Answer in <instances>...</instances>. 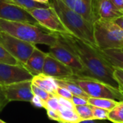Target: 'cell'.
<instances>
[{"instance_id":"6da1fadb","label":"cell","mask_w":123,"mask_h":123,"mask_svg":"<svg viewBox=\"0 0 123 123\" xmlns=\"http://www.w3.org/2000/svg\"><path fill=\"white\" fill-rule=\"evenodd\" d=\"M55 33L58 40L73 52L82 63L84 73L81 76L97 79L120 90V86L113 76L115 68L102 56L99 49L72 33Z\"/></svg>"},{"instance_id":"7a4b0ae2","label":"cell","mask_w":123,"mask_h":123,"mask_svg":"<svg viewBox=\"0 0 123 123\" xmlns=\"http://www.w3.org/2000/svg\"><path fill=\"white\" fill-rule=\"evenodd\" d=\"M0 30L33 45L43 44L50 47L58 43L54 32L30 23L0 19Z\"/></svg>"},{"instance_id":"3957f363","label":"cell","mask_w":123,"mask_h":123,"mask_svg":"<svg viewBox=\"0 0 123 123\" xmlns=\"http://www.w3.org/2000/svg\"><path fill=\"white\" fill-rule=\"evenodd\" d=\"M48 4L55 9L63 24L71 33L91 45L97 47L94 37L93 24L86 21L61 0H49Z\"/></svg>"},{"instance_id":"277c9868","label":"cell","mask_w":123,"mask_h":123,"mask_svg":"<svg viewBox=\"0 0 123 123\" xmlns=\"http://www.w3.org/2000/svg\"><path fill=\"white\" fill-rule=\"evenodd\" d=\"M93 30L98 49H123V30L115 21L98 19L93 24Z\"/></svg>"},{"instance_id":"5b68a950","label":"cell","mask_w":123,"mask_h":123,"mask_svg":"<svg viewBox=\"0 0 123 123\" xmlns=\"http://www.w3.org/2000/svg\"><path fill=\"white\" fill-rule=\"evenodd\" d=\"M63 79H68L75 82L89 97L108 98L117 101H123V93L121 91L97 79L76 75Z\"/></svg>"},{"instance_id":"8992f818","label":"cell","mask_w":123,"mask_h":123,"mask_svg":"<svg viewBox=\"0 0 123 123\" xmlns=\"http://www.w3.org/2000/svg\"><path fill=\"white\" fill-rule=\"evenodd\" d=\"M0 45L23 66L35 48V45L23 41L1 30H0Z\"/></svg>"},{"instance_id":"52a82bcc","label":"cell","mask_w":123,"mask_h":123,"mask_svg":"<svg viewBox=\"0 0 123 123\" xmlns=\"http://www.w3.org/2000/svg\"><path fill=\"white\" fill-rule=\"evenodd\" d=\"M29 13L37 21L40 25L50 31L59 33L70 32L63 24L55 9L50 6L47 8L35 9L30 11Z\"/></svg>"},{"instance_id":"ba28073f","label":"cell","mask_w":123,"mask_h":123,"mask_svg":"<svg viewBox=\"0 0 123 123\" xmlns=\"http://www.w3.org/2000/svg\"><path fill=\"white\" fill-rule=\"evenodd\" d=\"M48 53L71 68L76 76H81L84 73V66L77 56L58 40L55 45L49 47Z\"/></svg>"},{"instance_id":"9c48e42d","label":"cell","mask_w":123,"mask_h":123,"mask_svg":"<svg viewBox=\"0 0 123 123\" xmlns=\"http://www.w3.org/2000/svg\"><path fill=\"white\" fill-rule=\"evenodd\" d=\"M0 19L41 26L27 11L8 0H0Z\"/></svg>"},{"instance_id":"30bf717a","label":"cell","mask_w":123,"mask_h":123,"mask_svg":"<svg viewBox=\"0 0 123 123\" xmlns=\"http://www.w3.org/2000/svg\"><path fill=\"white\" fill-rule=\"evenodd\" d=\"M33 76L23 65H9L0 63V86L32 81Z\"/></svg>"},{"instance_id":"8fae6325","label":"cell","mask_w":123,"mask_h":123,"mask_svg":"<svg viewBox=\"0 0 123 123\" xmlns=\"http://www.w3.org/2000/svg\"><path fill=\"white\" fill-rule=\"evenodd\" d=\"M8 102H31L34 94L32 91V81H25L2 86Z\"/></svg>"},{"instance_id":"7c38bea8","label":"cell","mask_w":123,"mask_h":123,"mask_svg":"<svg viewBox=\"0 0 123 123\" xmlns=\"http://www.w3.org/2000/svg\"><path fill=\"white\" fill-rule=\"evenodd\" d=\"M43 74L53 79H67L75 75L71 68L57 60L48 53L45 61Z\"/></svg>"},{"instance_id":"4fadbf2b","label":"cell","mask_w":123,"mask_h":123,"mask_svg":"<svg viewBox=\"0 0 123 123\" xmlns=\"http://www.w3.org/2000/svg\"><path fill=\"white\" fill-rule=\"evenodd\" d=\"M73 10L92 24L99 19L97 13V0H75Z\"/></svg>"},{"instance_id":"5bb4252c","label":"cell","mask_w":123,"mask_h":123,"mask_svg":"<svg viewBox=\"0 0 123 123\" xmlns=\"http://www.w3.org/2000/svg\"><path fill=\"white\" fill-rule=\"evenodd\" d=\"M48 53L40 50L35 46L30 56L24 65L25 68L34 76L43 74V69Z\"/></svg>"},{"instance_id":"9a60e30c","label":"cell","mask_w":123,"mask_h":123,"mask_svg":"<svg viewBox=\"0 0 123 123\" xmlns=\"http://www.w3.org/2000/svg\"><path fill=\"white\" fill-rule=\"evenodd\" d=\"M97 13L99 19L107 21H115L123 15L110 0H97Z\"/></svg>"},{"instance_id":"2e32d148","label":"cell","mask_w":123,"mask_h":123,"mask_svg":"<svg viewBox=\"0 0 123 123\" xmlns=\"http://www.w3.org/2000/svg\"><path fill=\"white\" fill-rule=\"evenodd\" d=\"M32 84L40 89H42L48 93L56 96L55 91L58 88V85L56 84L53 78L43 74H40L33 76L32 79Z\"/></svg>"},{"instance_id":"e0dca14e","label":"cell","mask_w":123,"mask_h":123,"mask_svg":"<svg viewBox=\"0 0 123 123\" xmlns=\"http://www.w3.org/2000/svg\"><path fill=\"white\" fill-rule=\"evenodd\" d=\"M100 50L102 56L113 66L123 69V49H109Z\"/></svg>"},{"instance_id":"ac0fdd59","label":"cell","mask_w":123,"mask_h":123,"mask_svg":"<svg viewBox=\"0 0 123 123\" xmlns=\"http://www.w3.org/2000/svg\"><path fill=\"white\" fill-rule=\"evenodd\" d=\"M55 79L56 84L58 86L63 87V88L68 89L74 96L84 97L87 99L89 98V97L75 82H74L71 80H68V79Z\"/></svg>"},{"instance_id":"d6986e66","label":"cell","mask_w":123,"mask_h":123,"mask_svg":"<svg viewBox=\"0 0 123 123\" xmlns=\"http://www.w3.org/2000/svg\"><path fill=\"white\" fill-rule=\"evenodd\" d=\"M87 100L89 105L94 107L105 109L108 111L112 110L120 102L108 98H95V97H89Z\"/></svg>"},{"instance_id":"ffe728a7","label":"cell","mask_w":123,"mask_h":123,"mask_svg":"<svg viewBox=\"0 0 123 123\" xmlns=\"http://www.w3.org/2000/svg\"><path fill=\"white\" fill-rule=\"evenodd\" d=\"M58 112L60 116L61 121L71 123H79L81 121H82L75 110L60 107Z\"/></svg>"},{"instance_id":"44dd1931","label":"cell","mask_w":123,"mask_h":123,"mask_svg":"<svg viewBox=\"0 0 123 123\" xmlns=\"http://www.w3.org/2000/svg\"><path fill=\"white\" fill-rule=\"evenodd\" d=\"M13 3L19 6V7L25 9L28 12L32 9L38 8H47L49 7V4H43L37 2L35 0H12Z\"/></svg>"},{"instance_id":"7402d4cb","label":"cell","mask_w":123,"mask_h":123,"mask_svg":"<svg viewBox=\"0 0 123 123\" xmlns=\"http://www.w3.org/2000/svg\"><path fill=\"white\" fill-rule=\"evenodd\" d=\"M108 120L112 123H123V101L118 104L109 112Z\"/></svg>"},{"instance_id":"603a6c76","label":"cell","mask_w":123,"mask_h":123,"mask_svg":"<svg viewBox=\"0 0 123 123\" xmlns=\"http://www.w3.org/2000/svg\"><path fill=\"white\" fill-rule=\"evenodd\" d=\"M75 110L81 119V120H94L92 106L90 105L75 106Z\"/></svg>"},{"instance_id":"cb8c5ba5","label":"cell","mask_w":123,"mask_h":123,"mask_svg":"<svg viewBox=\"0 0 123 123\" xmlns=\"http://www.w3.org/2000/svg\"><path fill=\"white\" fill-rule=\"evenodd\" d=\"M0 63L9 65H22L12 54L0 45Z\"/></svg>"},{"instance_id":"d4e9b609","label":"cell","mask_w":123,"mask_h":123,"mask_svg":"<svg viewBox=\"0 0 123 123\" xmlns=\"http://www.w3.org/2000/svg\"><path fill=\"white\" fill-rule=\"evenodd\" d=\"M92 106V105H91ZM93 118L95 120H108V115L109 112L107 110L102 109L99 107L92 106Z\"/></svg>"},{"instance_id":"484cf974","label":"cell","mask_w":123,"mask_h":123,"mask_svg":"<svg viewBox=\"0 0 123 123\" xmlns=\"http://www.w3.org/2000/svg\"><path fill=\"white\" fill-rule=\"evenodd\" d=\"M32 91L35 96L40 97L44 102H46L51 96H53V94L48 93V92H46L42 89H40L39 87L36 86L35 85H34L32 84Z\"/></svg>"},{"instance_id":"4316f807","label":"cell","mask_w":123,"mask_h":123,"mask_svg":"<svg viewBox=\"0 0 123 123\" xmlns=\"http://www.w3.org/2000/svg\"><path fill=\"white\" fill-rule=\"evenodd\" d=\"M60 104L58 102V99L56 96H51L46 102L45 104V108L46 110H52L55 111H58L60 109Z\"/></svg>"},{"instance_id":"83f0119b","label":"cell","mask_w":123,"mask_h":123,"mask_svg":"<svg viewBox=\"0 0 123 123\" xmlns=\"http://www.w3.org/2000/svg\"><path fill=\"white\" fill-rule=\"evenodd\" d=\"M114 72L113 76L115 80L117 81L119 86H120V90L121 92L123 91V69L120 68L114 67Z\"/></svg>"},{"instance_id":"f1b7e54d","label":"cell","mask_w":123,"mask_h":123,"mask_svg":"<svg viewBox=\"0 0 123 123\" xmlns=\"http://www.w3.org/2000/svg\"><path fill=\"white\" fill-rule=\"evenodd\" d=\"M57 98L58 99L59 104H60V107L61 108H65V109H71V110H75V105L73 104L71 100L63 98L61 97L57 96Z\"/></svg>"},{"instance_id":"f546056e","label":"cell","mask_w":123,"mask_h":123,"mask_svg":"<svg viewBox=\"0 0 123 123\" xmlns=\"http://www.w3.org/2000/svg\"><path fill=\"white\" fill-rule=\"evenodd\" d=\"M55 94L57 96L61 97L63 98L71 100L72 97H73V94L66 89L63 88V87H60L58 86V88L55 91Z\"/></svg>"},{"instance_id":"4dcf8cb0","label":"cell","mask_w":123,"mask_h":123,"mask_svg":"<svg viewBox=\"0 0 123 123\" xmlns=\"http://www.w3.org/2000/svg\"><path fill=\"white\" fill-rule=\"evenodd\" d=\"M71 101L73 102V104L75 106H80V105H88V100L86 98L84 97H78V96H74L71 99Z\"/></svg>"},{"instance_id":"1f68e13d","label":"cell","mask_w":123,"mask_h":123,"mask_svg":"<svg viewBox=\"0 0 123 123\" xmlns=\"http://www.w3.org/2000/svg\"><path fill=\"white\" fill-rule=\"evenodd\" d=\"M31 104L36 107H38V108H45V102H44L43 100H42L40 97H37V96H35L33 97L32 99L31 100Z\"/></svg>"},{"instance_id":"d6a6232c","label":"cell","mask_w":123,"mask_h":123,"mask_svg":"<svg viewBox=\"0 0 123 123\" xmlns=\"http://www.w3.org/2000/svg\"><path fill=\"white\" fill-rule=\"evenodd\" d=\"M47 115L50 120L58 121V122L61 121L60 116H59L58 111H55V110H47Z\"/></svg>"},{"instance_id":"836d02e7","label":"cell","mask_w":123,"mask_h":123,"mask_svg":"<svg viewBox=\"0 0 123 123\" xmlns=\"http://www.w3.org/2000/svg\"><path fill=\"white\" fill-rule=\"evenodd\" d=\"M8 103H9V102H8V100L6 99V97L4 95L2 86H0V112L4 109V107Z\"/></svg>"},{"instance_id":"e575fe53","label":"cell","mask_w":123,"mask_h":123,"mask_svg":"<svg viewBox=\"0 0 123 123\" xmlns=\"http://www.w3.org/2000/svg\"><path fill=\"white\" fill-rule=\"evenodd\" d=\"M115 7L123 14V0H110Z\"/></svg>"},{"instance_id":"d590c367","label":"cell","mask_w":123,"mask_h":123,"mask_svg":"<svg viewBox=\"0 0 123 123\" xmlns=\"http://www.w3.org/2000/svg\"><path fill=\"white\" fill-rule=\"evenodd\" d=\"M61 1H63L66 5H67L69 8H71V9H74L75 0H61Z\"/></svg>"},{"instance_id":"8d00e7d4","label":"cell","mask_w":123,"mask_h":123,"mask_svg":"<svg viewBox=\"0 0 123 123\" xmlns=\"http://www.w3.org/2000/svg\"><path fill=\"white\" fill-rule=\"evenodd\" d=\"M115 22L116 24H117L120 26V27L123 30V15L121 16L120 17L117 18V19H115Z\"/></svg>"},{"instance_id":"74e56055","label":"cell","mask_w":123,"mask_h":123,"mask_svg":"<svg viewBox=\"0 0 123 123\" xmlns=\"http://www.w3.org/2000/svg\"><path fill=\"white\" fill-rule=\"evenodd\" d=\"M79 123H102L98 122V120H82Z\"/></svg>"},{"instance_id":"f35d334b","label":"cell","mask_w":123,"mask_h":123,"mask_svg":"<svg viewBox=\"0 0 123 123\" xmlns=\"http://www.w3.org/2000/svg\"><path fill=\"white\" fill-rule=\"evenodd\" d=\"M37 2H40V3H43V4H48V1L49 0H35Z\"/></svg>"},{"instance_id":"ab89813d","label":"cell","mask_w":123,"mask_h":123,"mask_svg":"<svg viewBox=\"0 0 123 123\" xmlns=\"http://www.w3.org/2000/svg\"><path fill=\"white\" fill-rule=\"evenodd\" d=\"M59 123H68V122H63V121H61V122H58Z\"/></svg>"},{"instance_id":"60d3db41","label":"cell","mask_w":123,"mask_h":123,"mask_svg":"<svg viewBox=\"0 0 123 123\" xmlns=\"http://www.w3.org/2000/svg\"><path fill=\"white\" fill-rule=\"evenodd\" d=\"M0 123H5V122H4L3 120H0Z\"/></svg>"},{"instance_id":"b9f144b4","label":"cell","mask_w":123,"mask_h":123,"mask_svg":"<svg viewBox=\"0 0 123 123\" xmlns=\"http://www.w3.org/2000/svg\"><path fill=\"white\" fill-rule=\"evenodd\" d=\"M8 1H11V2H13V1H12V0H8Z\"/></svg>"},{"instance_id":"7bdbcfd3","label":"cell","mask_w":123,"mask_h":123,"mask_svg":"<svg viewBox=\"0 0 123 123\" xmlns=\"http://www.w3.org/2000/svg\"></svg>"},{"instance_id":"ee69618b","label":"cell","mask_w":123,"mask_h":123,"mask_svg":"<svg viewBox=\"0 0 123 123\" xmlns=\"http://www.w3.org/2000/svg\"></svg>"}]
</instances>
